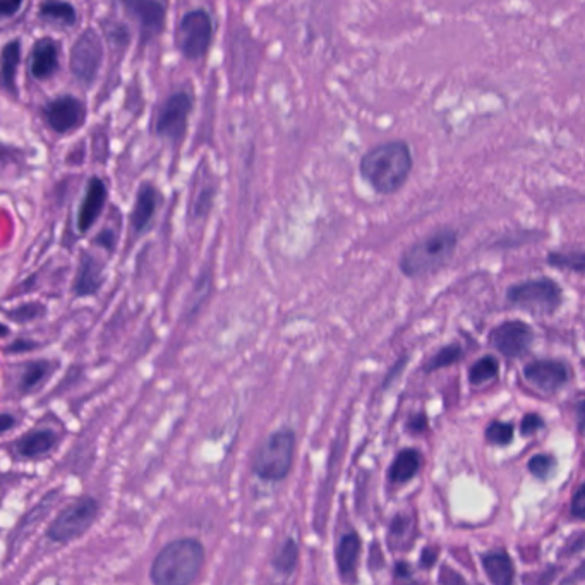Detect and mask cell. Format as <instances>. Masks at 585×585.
I'll return each instance as SVG.
<instances>
[{"label":"cell","instance_id":"1","mask_svg":"<svg viewBox=\"0 0 585 585\" xmlns=\"http://www.w3.org/2000/svg\"><path fill=\"white\" fill-rule=\"evenodd\" d=\"M414 158L411 146L404 139H390L369 148L359 162V174L374 193L392 196L409 181Z\"/></svg>","mask_w":585,"mask_h":585},{"label":"cell","instance_id":"2","mask_svg":"<svg viewBox=\"0 0 585 585\" xmlns=\"http://www.w3.org/2000/svg\"><path fill=\"white\" fill-rule=\"evenodd\" d=\"M459 246V232L440 227L412 242L400 254L399 268L407 278H426L443 270L452 261Z\"/></svg>","mask_w":585,"mask_h":585},{"label":"cell","instance_id":"3","mask_svg":"<svg viewBox=\"0 0 585 585\" xmlns=\"http://www.w3.org/2000/svg\"><path fill=\"white\" fill-rule=\"evenodd\" d=\"M205 565V546L193 537L167 544L153 560L150 579L155 585H191Z\"/></svg>","mask_w":585,"mask_h":585},{"label":"cell","instance_id":"4","mask_svg":"<svg viewBox=\"0 0 585 585\" xmlns=\"http://www.w3.org/2000/svg\"><path fill=\"white\" fill-rule=\"evenodd\" d=\"M215 18L206 7H193L182 14L174 31L175 49L187 61H203L215 38Z\"/></svg>","mask_w":585,"mask_h":585},{"label":"cell","instance_id":"5","mask_svg":"<svg viewBox=\"0 0 585 585\" xmlns=\"http://www.w3.org/2000/svg\"><path fill=\"white\" fill-rule=\"evenodd\" d=\"M296 455V433L282 428L268 436L254 455L253 472L263 481H282L289 476Z\"/></svg>","mask_w":585,"mask_h":585},{"label":"cell","instance_id":"6","mask_svg":"<svg viewBox=\"0 0 585 585\" xmlns=\"http://www.w3.org/2000/svg\"><path fill=\"white\" fill-rule=\"evenodd\" d=\"M260 61V43L251 31L246 26L230 31L227 42L230 85L237 91H248L254 86Z\"/></svg>","mask_w":585,"mask_h":585},{"label":"cell","instance_id":"7","mask_svg":"<svg viewBox=\"0 0 585 585\" xmlns=\"http://www.w3.org/2000/svg\"><path fill=\"white\" fill-rule=\"evenodd\" d=\"M507 301L513 308L522 309L534 316H551L560 311L563 289L553 278H529L508 287Z\"/></svg>","mask_w":585,"mask_h":585},{"label":"cell","instance_id":"8","mask_svg":"<svg viewBox=\"0 0 585 585\" xmlns=\"http://www.w3.org/2000/svg\"><path fill=\"white\" fill-rule=\"evenodd\" d=\"M194 110V93L189 88H177L163 100L155 115V134L172 148L181 146Z\"/></svg>","mask_w":585,"mask_h":585},{"label":"cell","instance_id":"9","mask_svg":"<svg viewBox=\"0 0 585 585\" xmlns=\"http://www.w3.org/2000/svg\"><path fill=\"white\" fill-rule=\"evenodd\" d=\"M98 512H100L98 500L93 496H81L55 517L47 529V537L54 543H73L78 537L90 531L91 525L97 520Z\"/></svg>","mask_w":585,"mask_h":585},{"label":"cell","instance_id":"10","mask_svg":"<svg viewBox=\"0 0 585 585\" xmlns=\"http://www.w3.org/2000/svg\"><path fill=\"white\" fill-rule=\"evenodd\" d=\"M105 59L103 38L93 26L79 33L69 50V71L79 85L91 86L95 83Z\"/></svg>","mask_w":585,"mask_h":585},{"label":"cell","instance_id":"11","mask_svg":"<svg viewBox=\"0 0 585 585\" xmlns=\"http://www.w3.org/2000/svg\"><path fill=\"white\" fill-rule=\"evenodd\" d=\"M40 115L50 131L59 136H66L85 126L88 107L85 100H81L73 93H61L43 103Z\"/></svg>","mask_w":585,"mask_h":585},{"label":"cell","instance_id":"12","mask_svg":"<svg viewBox=\"0 0 585 585\" xmlns=\"http://www.w3.org/2000/svg\"><path fill=\"white\" fill-rule=\"evenodd\" d=\"M122 7L138 23L139 42H153L162 35L167 25V2L162 0H124Z\"/></svg>","mask_w":585,"mask_h":585},{"label":"cell","instance_id":"13","mask_svg":"<svg viewBox=\"0 0 585 585\" xmlns=\"http://www.w3.org/2000/svg\"><path fill=\"white\" fill-rule=\"evenodd\" d=\"M489 345L507 359H519L534 342V330L522 320L503 321L489 332Z\"/></svg>","mask_w":585,"mask_h":585},{"label":"cell","instance_id":"14","mask_svg":"<svg viewBox=\"0 0 585 585\" xmlns=\"http://www.w3.org/2000/svg\"><path fill=\"white\" fill-rule=\"evenodd\" d=\"M163 196L153 182H141L134 196L133 208L129 213V229L134 237H143L155 222Z\"/></svg>","mask_w":585,"mask_h":585},{"label":"cell","instance_id":"15","mask_svg":"<svg viewBox=\"0 0 585 585\" xmlns=\"http://www.w3.org/2000/svg\"><path fill=\"white\" fill-rule=\"evenodd\" d=\"M109 201V186L103 181L100 175H91L86 181L85 194L83 200L79 203L78 217H76V227L79 234H88L98 218L102 217L103 210Z\"/></svg>","mask_w":585,"mask_h":585},{"label":"cell","instance_id":"16","mask_svg":"<svg viewBox=\"0 0 585 585\" xmlns=\"http://www.w3.org/2000/svg\"><path fill=\"white\" fill-rule=\"evenodd\" d=\"M61 59L62 47L57 38H38L31 47L30 62H28L31 78L42 83L54 78L61 69Z\"/></svg>","mask_w":585,"mask_h":585},{"label":"cell","instance_id":"17","mask_svg":"<svg viewBox=\"0 0 585 585\" xmlns=\"http://www.w3.org/2000/svg\"><path fill=\"white\" fill-rule=\"evenodd\" d=\"M105 261L100 260L97 254L83 251L79 254L78 272L74 277L73 296L78 299L95 297L102 290L107 275H105Z\"/></svg>","mask_w":585,"mask_h":585},{"label":"cell","instance_id":"18","mask_svg":"<svg viewBox=\"0 0 585 585\" xmlns=\"http://www.w3.org/2000/svg\"><path fill=\"white\" fill-rule=\"evenodd\" d=\"M524 378L539 392L555 393L561 386L567 385L570 371L561 361L539 359L525 366Z\"/></svg>","mask_w":585,"mask_h":585},{"label":"cell","instance_id":"19","mask_svg":"<svg viewBox=\"0 0 585 585\" xmlns=\"http://www.w3.org/2000/svg\"><path fill=\"white\" fill-rule=\"evenodd\" d=\"M218 179L208 165L201 163L194 174L193 193L189 213L193 220H205L212 213L217 200Z\"/></svg>","mask_w":585,"mask_h":585},{"label":"cell","instance_id":"20","mask_svg":"<svg viewBox=\"0 0 585 585\" xmlns=\"http://www.w3.org/2000/svg\"><path fill=\"white\" fill-rule=\"evenodd\" d=\"M57 445V435L52 429H33L13 441V452L19 459L40 460L47 457Z\"/></svg>","mask_w":585,"mask_h":585},{"label":"cell","instance_id":"21","mask_svg":"<svg viewBox=\"0 0 585 585\" xmlns=\"http://www.w3.org/2000/svg\"><path fill=\"white\" fill-rule=\"evenodd\" d=\"M2 88L11 97H18V73L23 59L21 38H11L2 47Z\"/></svg>","mask_w":585,"mask_h":585},{"label":"cell","instance_id":"22","mask_svg":"<svg viewBox=\"0 0 585 585\" xmlns=\"http://www.w3.org/2000/svg\"><path fill=\"white\" fill-rule=\"evenodd\" d=\"M57 368H59V362L50 361V359L26 362L25 368L19 374V392L23 395L38 392L50 380V376L55 373Z\"/></svg>","mask_w":585,"mask_h":585},{"label":"cell","instance_id":"23","mask_svg":"<svg viewBox=\"0 0 585 585\" xmlns=\"http://www.w3.org/2000/svg\"><path fill=\"white\" fill-rule=\"evenodd\" d=\"M361 555V537L356 532H347L340 537L335 551L338 572L344 579H352L356 573L357 561Z\"/></svg>","mask_w":585,"mask_h":585},{"label":"cell","instance_id":"24","mask_svg":"<svg viewBox=\"0 0 585 585\" xmlns=\"http://www.w3.org/2000/svg\"><path fill=\"white\" fill-rule=\"evenodd\" d=\"M38 18L50 25L73 28L78 25V9L71 2L47 0L38 6Z\"/></svg>","mask_w":585,"mask_h":585},{"label":"cell","instance_id":"25","mask_svg":"<svg viewBox=\"0 0 585 585\" xmlns=\"http://www.w3.org/2000/svg\"><path fill=\"white\" fill-rule=\"evenodd\" d=\"M484 570L495 585L513 584V563L505 551H493L483 556Z\"/></svg>","mask_w":585,"mask_h":585},{"label":"cell","instance_id":"26","mask_svg":"<svg viewBox=\"0 0 585 585\" xmlns=\"http://www.w3.org/2000/svg\"><path fill=\"white\" fill-rule=\"evenodd\" d=\"M421 453L416 450H404L397 455L390 467V481L395 484L407 483L412 477L416 476L417 471L421 469Z\"/></svg>","mask_w":585,"mask_h":585},{"label":"cell","instance_id":"27","mask_svg":"<svg viewBox=\"0 0 585 585\" xmlns=\"http://www.w3.org/2000/svg\"><path fill=\"white\" fill-rule=\"evenodd\" d=\"M549 266L563 272L579 273L585 275V249H563V251H551L546 256Z\"/></svg>","mask_w":585,"mask_h":585},{"label":"cell","instance_id":"28","mask_svg":"<svg viewBox=\"0 0 585 585\" xmlns=\"http://www.w3.org/2000/svg\"><path fill=\"white\" fill-rule=\"evenodd\" d=\"M412 534H414V519L411 515L399 513L390 524V531H388V544L392 549H402L411 541Z\"/></svg>","mask_w":585,"mask_h":585},{"label":"cell","instance_id":"29","mask_svg":"<svg viewBox=\"0 0 585 585\" xmlns=\"http://www.w3.org/2000/svg\"><path fill=\"white\" fill-rule=\"evenodd\" d=\"M299 563V546L294 539H285L273 558V567L282 575H290Z\"/></svg>","mask_w":585,"mask_h":585},{"label":"cell","instance_id":"30","mask_svg":"<svg viewBox=\"0 0 585 585\" xmlns=\"http://www.w3.org/2000/svg\"><path fill=\"white\" fill-rule=\"evenodd\" d=\"M498 373H500V362L496 361L495 357L484 356L472 364V368L469 369V381L474 386L484 385L496 378Z\"/></svg>","mask_w":585,"mask_h":585},{"label":"cell","instance_id":"31","mask_svg":"<svg viewBox=\"0 0 585 585\" xmlns=\"http://www.w3.org/2000/svg\"><path fill=\"white\" fill-rule=\"evenodd\" d=\"M462 356H464V349H462V345H447V347H443V349L438 350L435 356L429 359L428 364H426V373H431V371H438V369L452 366V364H455V362H459L460 359H462Z\"/></svg>","mask_w":585,"mask_h":585},{"label":"cell","instance_id":"32","mask_svg":"<svg viewBox=\"0 0 585 585\" xmlns=\"http://www.w3.org/2000/svg\"><path fill=\"white\" fill-rule=\"evenodd\" d=\"M45 311H47V308L43 304H40V302H30V304H25V306H19V308L6 311V316L9 320L16 321V323H28V321L43 318L42 314H45Z\"/></svg>","mask_w":585,"mask_h":585},{"label":"cell","instance_id":"33","mask_svg":"<svg viewBox=\"0 0 585 585\" xmlns=\"http://www.w3.org/2000/svg\"><path fill=\"white\" fill-rule=\"evenodd\" d=\"M103 31H105V35H107L110 42L117 45V47L126 49L127 45L131 43V31L121 21H110L109 26L103 28Z\"/></svg>","mask_w":585,"mask_h":585},{"label":"cell","instance_id":"34","mask_svg":"<svg viewBox=\"0 0 585 585\" xmlns=\"http://www.w3.org/2000/svg\"><path fill=\"white\" fill-rule=\"evenodd\" d=\"M486 438L495 445H508L513 438V428L510 424L493 423L486 429Z\"/></svg>","mask_w":585,"mask_h":585},{"label":"cell","instance_id":"35","mask_svg":"<svg viewBox=\"0 0 585 585\" xmlns=\"http://www.w3.org/2000/svg\"><path fill=\"white\" fill-rule=\"evenodd\" d=\"M553 469V459L548 455H534L529 462V471L536 477H548Z\"/></svg>","mask_w":585,"mask_h":585},{"label":"cell","instance_id":"36","mask_svg":"<svg viewBox=\"0 0 585 585\" xmlns=\"http://www.w3.org/2000/svg\"><path fill=\"white\" fill-rule=\"evenodd\" d=\"M117 241H119V236L115 234L114 230L112 229H103L100 230V234L95 237V244L100 246V248L105 249L107 253L112 256L115 253V249H117Z\"/></svg>","mask_w":585,"mask_h":585},{"label":"cell","instance_id":"37","mask_svg":"<svg viewBox=\"0 0 585 585\" xmlns=\"http://www.w3.org/2000/svg\"><path fill=\"white\" fill-rule=\"evenodd\" d=\"M40 342L31 340V338H14V342L6 345V354H25L31 350H37Z\"/></svg>","mask_w":585,"mask_h":585},{"label":"cell","instance_id":"38","mask_svg":"<svg viewBox=\"0 0 585 585\" xmlns=\"http://www.w3.org/2000/svg\"><path fill=\"white\" fill-rule=\"evenodd\" d=\"M572 513L579 519H585V484H582L573 496Z\"/></svg>","mask_w":585,"mask_h":585},{"label":"cell","instance_id":"39","mask_svg":"<svg viewBox=\"0 0 585 585\" xmlns=\"http://www.w3.org/2000/svg\"><path fill=\"white\" fill-rule=\"evenodd\" d=\"M544 423L541 417L537 416V414H527L524 417V421H522V433L524 435H532V433H536L537 429L543 428Z\"/></svg>","mask_w":585,"mask_h":585},{"label":"cell","instance_id":"40","mask_svg":"<svg viewBox=\"0 0 585 585\" xmlns=\"http://www.w3.org/2000/svg\"><path fill=\"white\" fill-rule=\"evenodd\" d=\"M23 7H25L23 0H16V2L14 0H7V2H2L0 13H2V18L4 19L14 18Z\"/></svg>","mask_w":585,"mask_h":585},{"label":"cell","instance_id":"41","mask_svg":"<svg viewBox=\"0 0 585 585\" xmlns=\"http://www.w3.org/2000/svg\"><path fill=\"white\" fill-rule=\"evenodd\" d=\"M441 584L443 585H464V580L459 573L453 572L452 568H443L441 570Z\"/></svg>","mask_w":585,"mask_h":585},{"label":"cell","instance_id":"42","mask_svg":"<svg viewBox=\"0 0 585 585\" xmlns=\"http://www.w3.org/2000/svg\"><path fill=\"white\" fill-rule=\"evenodd\" d=\"M409 428H411L414 433H421L423 429H426V417H424L423 414L412 417L411 421H409Z\"/></svg>","mask_w":585,"mask_h":585},{"label":"cell","instance_id":"43","mask_svg":"<svg viewBox=\"0 0 585 585\" xmlns=\"http://www.w3.org/2000/svg\"><path fill=\"white\" fill-rule=\"evenodd\" d=\"M14 424H16V417L11 416V414L4 412L2 417H0V431L2 433H7L9 429L13 428Z\"/></svg>","mask_w":585,"mask_h":585},{"label":"cell","instance_id":"44","mask_svg":"<svg viewBox=\"0 0 585 585\" xmlns=\"http://www.w3.org/2000/svg\"><path fill=\"white\" fill-rule=\"evenodd\" d=\"M577 419H579V428L582 433H585V399L580 400L577 405Z\"/></svg>","mask_w":585,"mask_h":585},{"label":"cell","instance_id":"45","mask_svg":"<svg viewBox=\"0 0 585 585\" xmlns=\"http://www.w3.org/2000/svg\"><path fill=\"white\" fill-rule=\"evenodd\" d=\"M436 561V553L435 551H431V549H424L423 553V567H431L433 563Z\"/></svg>","mask_w":585,"mask_h":585},{"label":"cell","instance_id":"46","mask_svg":"<svg viewBox=\"0 0 585 585\" xmlns=\"http://www.w3.org/2000/svg\"><path fill=\"white\" fill-rule=\"evenodd\" d=\"M0 330H2V332H0L2 338H6L7 335H9V328H7V325H2V328H0Z\"/></svg>","mask_w":585,"mask_h":585}]
</instances>
